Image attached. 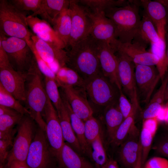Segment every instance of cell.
<instances>
[{"mask_svg":"<svg viewBox=\"0 0 168 168\" xmlns=\"http://www.w3.org/2000/svg\"><path fill=\"white\" fill-rule=\"evenodd\" d=\"M166 7L168 12V0H158Z\"/></svg>","mask_w":168,"mask_h":168,"instance_id":"obj_53","label":"cell"},{"mask_svg":"<svg viewBox=\"0 0 168 168\" xmlns=\"http://www.w3.org/2000/svg\"><path fill=\"white\" fill-rule=\"evenodd\" d=\"M166 39L160 38L157 43L150 44V52L157 58L158 63L156 66L162 80L167 71L165 68L166 58Z\"/></svg>","mask_w":168,"mask_h":168,"instance_id":"obj_36","label":"cell"},{"mask_svg":"<svg viewBox=\"0 0 168 168\" xmlns=\"http://www.w3.org/2000/svg\"><path fill=\"white\" fill-rule=\"evenodd\" d=\"M57 160L58 168H96L65 142Z\"/></svg>","mask_w":168,"mask_h":168,"instance_id":"obj_22","label":"cell"},{"mask_svg":"<svg viewBox=\"0 0 168 168\" xmlns=\"http://www.w3.org/2000/svg\"><path fill=\"white\" fill-rule=\"evenodd\" d=\"M24 115H0V139L12 140L16 132L14 127L17 125Z\"/></svg>","mask_w":168,"mask_h":168,"instance_id":"obj_34","label":"cell"},{"mask_svg":"<svg viewBox=\"0 0 168 168\" xmlns=\"http://www.w3.org/2000/svg\"><path fill=\"white\" fill-rule=\"evenodd\" d=\"M21 114L11 108L0 105V115H16Z\"/></svg>","mask_w":168,"mask_h":168,"instance_id":"obj_47","label":"cell"},{"mask_svg":"<svg viewBox=\"0 0 168 168\" xmlns=\"http://www.w3.org/2000/svg\"><path fill=\"white\" fill-rule=\"evenodd\" d=\"M166 32H168V22L167 24L166 27Z\"/></svg>","mask_w":168,"mask_h":168,"instance_id":"obj_55","label":"cell"},{"mask_svg":"<svg viewBox=\"0 0 168 168\" xmlns=\"http://www.w3.org/2000/svg\"><path fill=\"white\" fill-rule=\"evenodd\" d=\"M13 143L12 140L0 139V168L6 163Z\"/></svg>","mask_w":168,"mask_h":168,"instance_id":"obj_43","label":"cell"},{"mask_svg":"<svg viewBox=\"0 0 168 168\" xmlns=\"http://www.w3.org/2000/svg\"><path fill=\"white\" fill-rule=\"evenodd\" d=\"M61 96L63 103L68 111L71 124L73 131L77 138L83 154L90 157L91 150L85 135L84 122L77 116L73 112L67 100L62 96Z\"/></svg>","mask_w":168,"mask_h":168,"instance_id":"obj_28","label":"cell"},{"mask_svg":"<svg viewBox=\"0 0 168 168\" xmlns=\"http://www.w3.org/2000/svg\"><path fill=\"white\" fill-rule=\"evenodd\" d=\"M34 120L29 115H24L17 125L16 135L7 160L26 162L31 144L35 137L37 128Z\"/></svg>","mask_w":168,"mask_h":168,"instance_id":"obj_8","label":"cell"},{"mask_svg":"<svg viewBox=\"0 0 168 168\" xmlns=\"http://www.w3.org/2000/svg\"><path fill=\"white\" fill-rule=\"evenodd\" d=\"M43 75L38 68L35 58L26 72L25 102V107L30 113V116L45 132L46 123L42 115L48 96L43 84Z\"/></svg>","mask_w":168,"mask_h":168,"instance_id":"obj_3","label":"cell"},{"mask_svg":"<svg viewBox=\"0 0 168 168\" xmlns=\"http://www.w3.org/2000/svg\"><path fill=\"white\" fill-rule=\"evenodd\" d=\"M106 168H119L117 162L112 159H109Z\"/></svg>","mask_w":168,"mask_h":168,"instance_id":"obj_50","label":"cell"},{"mask_svg":"<svg viewBox=\"0 0 168 168\" xmlns=\"http://www.w3.org/2000/svg\"><path fill=\"white\" fill-rule=\"evenodd\" d=\"M159 123L156 117L143 120L140 135L143 166L146 161L151 148L153 140L156 132Z\"/></svg>","mask_w":168,"mask_h":168,"instance_id":"obj_24","label":"cell"},{"mask_svg":"<svg viewBox=\"0 0 168 168\" xmlns=\"http://www.w3.org/2000/svg\"><path fill=\"white\" fill-rule=\"evenodd\" d=\"M28 12L18 10L8 0H0V33L30 41L31 33L26 21Z\"/></svg>","mask_w":168,"mask_h":168,"instance_id":"obj_4","label":"cell"},{"mask_svg":"<svg viewBox=\"0 0 168 168\" xmlns=\"http://www.w3.org/2000/svg\"><path fill=\"white\" fill-rule=\"evenodd\" d=\"M61 88V95L77 116L84 122L93 116V111L87 98L85 88L72 86Z\"/></svg>","mask_w":168,"mask_h":168,"instance_id":"obj_15","label":"cell"},{"mask_svg":"<svg viewBox=\"0 0 168 168\" xmlns=\"http://www.w3.org/2000/svg\"><path fill=\"white\" fill-rule=\"evenodd\" d=\"M118 62V73L123 91L128 97L133 106L140 109L135 78V64L125 54L115 52Z\"/></svg>","mask_w":168,"mask_h":168,"instance_id":"obj_9","label":"cell"},{"mask_svg":"<svg viewBox=\"0 0 168 168\" xmlns=\"http://www.w3.org/2000/svg\"><path fill=\"white\" fill-rule=\"evenodd\" d=\"M101 134L90 144L91 152L90 158L96 168H106L109 160L104 147Z\"/></svg>","mask_w":168,"mask_h":168,"instance_id":"obj_32","label":"cell"},{"mask_svg":"<svg viewBox=\"0 0 168 168\" xmlns=\"http://www.w3.org/2000/svg\"><path fill=\"white\" fill-rule=\"evenodd\" d=\"M78 2L93 12H104L111 8L120 7L127 4L125 0H78Z\"/></svg>","mask_w":168,"mask_h":168,"instance_id":"obj_33","label":"cell"},{"mask_svg":"<svg viewBox=\"0 0 168 168\" xmlns=\"http://www.w3.org/2000/svg\"><path fill=\"white\" fill-rule=\"evenodd\" d=\"M57 112L64 142L82 155L83 152L72 128L69 115L63 101L61 107Z\"/></svg>","mask_w":168,"mask_h":168,"instance_id":"obj_25","label":"cell"},{"mask_svg":"<svg viewBox=\"0 0 168 168\" xmlns=\"http://www.w3.org/2000/svg\"><path fill=\"white\" fill-rule=\"evenodd\" d=\"M138 109L134 107L130 114L125 118L116 131L111 141L114 145L119 146L123 142L135 125V120Z\"/></svg>","mask_w":168,"mask_h":168,"instance_id":"obj_35","label":"cell"},{"mask_svg":"<svg viewBox=\"0 0 168 168\" xmlns=\"http://www.w3.org/2000/svg\"><path fill=\"white\" fill-rule=\"evenodd\" d=\"M26 163L28 168H58L45 132L39 126L30 146Z\"/></svg>","mask_w":168,"mask_h":168,"instance_id":"obj_5","label":"cell"},{"mask_svg":"<svg viewBox=\"0 0 168 168\" xmlns=\"http://www.w3.org/2000/svg\"><path fill=\"white\" fill-rule=\"evenodd\" d=\"M165 102L168 101V81L167 82L165 94ZM166 103V102H165Z\"/></svg>","mask_w":168,"mask_h":168,"instance_id":"obj_54","label":"cell"},{"mask_svg":"<svg viewBox=\"0 0 168 168\" xmlns=\"http://www.w3.org/2000/svg\"><path fill=\"white\" fill-rule=\"evenodd\" d=\"M98 41L99 58L102 73L119 91L122 90L119 80L118 62L115 51L108 43Z\"/></svg>","mask_w":168,"mask_h":168,"instance_id":"obj_16","label":"cell"},{"mask_svg":"<svg viewBox=\"0 0 168 168\" xmlns=\"http://www.w3.org/2000/svg\"><path fill=\"white\" fill-rule=\"evenodd\" d=\"M154 149L159 154L168 158V139L160 141L155 146Z\"/></svg>","mask_w":168,"mask_h":168,"instance_id":"obj_45","label":"cell"},{"mask_svg":"<svg viewBox=\"0 0 168 168\" xmlns=\"http://www.w3.org/2000/svg\"><path fill=\"white\" fill-rule=\"evenodd\" d=\"M66 51V66L77 72L86 82L102 73L98 41L90 35Z\"/></svg>","mask_w":168,"mask_h":168,"instance_id":"obj_1","label":"cell"},{"mask_svg":"<svg viewBox=\"0 0 168 168\" xmlns=\"http://www.w3.org/2000/svg\"><path fill=\"white\" fill-rule=\"evenodd\" d=\"M166 40L167 43V50H166V58L165 64V68L167 72L168 69V32H166L165 35Z\"/></svg>","mask_w":168,"mask_h":168,"instance_id":"obj_51","label":"cell"},{"mask_svg":"<svg viewBox=\"0 0 168 168\" xmlns=\"http://www.w3.org/2000/svg\"><path fill=\"white\" fill-rule=\"evenodd\" d=\"M56 80L59 86H72L85 88L86 82L73 69L65 66L55 73Z\"/></svg>","mask_w":168,"mask_h":168,"instance_id":"obj_31","label":"cell"},{"mask_svg":"<svg viewBox=\"0 0 168 168\" xmlns=\"http://www.w3.org/2000/svg\"><path fill=\"white\" fill-rule=\"evenodd\" d=\"M0 105L13 109L21 114L30 115L25 107L21 103L0 84Z\"/></svg>","mask_w":168,"mask_h":168,"instance_id":"obj_37","label":"cell"},{"mask_svg":"<svg viewBox=\"0 0 168 168\" xmlns=\"http://www.w3.org/2000/svg\"><path fill=\"white\" fill-rule=\"evenodd\" d=\"M27 42L55 73L60 68L66 66L68 57L67 51L63 49L50 44L32 33L31 40Z\"/></svg>","mask_w":168,"mask_h":168,"instance_id":"obj_14","label":"cell"},{"mask_svg":"<svg viewBox=\"0 0 168 168\" xmlns=\"http://www.w3.org/2000/svg\"><path fill=\"white\" fill-rule=\"evenodd\" d=\"M69 9L72 26L68 46L71 48L90 35L92 23L87 8L80 4L78 0H70Z\"/></svg>","mask_w":168,"mask_h":168,"instance_id":"obj_10","label":"cell"},{"mask_svg":"<svg viewBox=\"0 0 168 168\" xmlns=\"http://www.w3.org/2000/svg\"><path fill=\"white\" fill-rule=\"evenodd\" d=\"M140 135L139 130L135 125L120 145L119 160L127 168H133L137 162L140 144Z\"/></svg>","mask_w":168,"mask_h":168,"instance_id":"obj_19","label":"cell"},{"mask_svg":"<svg viewBox=\"0 0 168 168\" xmlns=\"http://www.w3.org/2000/svg\"><path fill=\"white\" fill-rule=\"evenodd\" d=\"M168 81V74L166 73L162 80L161 84L157 91L151 98L147 106L143 111V120L156 117L159 112L165 103V94Z\"/></svg>","mask_w":168,"mask_h":168,"instance_id":"obj_27","label":"cell"},{"mask_svg":"<svg viewBox=\"0 0 168 168\" xmlns=\"http://www.w3.org/2000/svg\"><path fill=\"white\" fill-rule=\"evenodd\" d=\"M2 168H28L26 162L15 160H7Z\"/></svg>","mask_w":168,"mask_h":168,"instance_id":"obj_46","label":"cell"},{"mask_svg":"<svg viewBox=\"0 0 168 168\" xmlns=\"http://www.w3.org/2000/svg\"><path fill=\"white\" fill-rule=\"evenodd\" d=\"M140 6V0H128L123 6L111 8L104 12L114 23L115 38L120 42L131 43L135 38L141 20Z\"/></svg>","mask_w":168,"mask_h":168,"instance_id":"obj_2","label":"cell"},{"mask_svg":"<svg viewBox=\"0 0 168 168\" xmlns=\"http://www.w3.org/2000/svg\"><path fill=\"white\" fill-rule=\"evenodd\" d=\"M143 165L142 158V148L140 144L139 152L137 160L133 168H142Z\"/></svg>","mask_w":168,"mask_h":168,"instance_id":"obj_49","label":"cell"},{"mask_svg":"<svg viewBox=\"0 0 168 168\" xmlns=\"http://www.w3.org/2000/svg\"><path fill=\"white\" fill-rule=\"evenodd\" d=\"M52 25L65 47H68L72 26V16L69 8L60 13L55 19Z\"/></svg>","mask_w":168,"mask_h":168,"instance_id":"obj_29","label":"cell"},{"mask_svg":"<svg viewBox=\"0 0 168 168\" xmlns=\"http://www.w3.org/2000/svg\"><path fill=\"white\" fill-rule=\"evenodd\" d=\"M134 74L139 101L147 105L161 79L158 71L156 66L135 64Z\"/></svg>","mask_w":168,"mask_h":168,"instance_id":"obj_12","label":"cell"},{"mask_svg":"<svg viewBox=\"0 0 168 168\" xmlns=\"http://www.w3.org/2000/svg\"><path fill=\"white\" fill-rule=\"evenodd\" d=\"M84 126L85 138L90 145L93 141L101 134L100 124L92 116L84 121Z\"/></svg>","mask_w":168,"mask_h":168,"instance_id":"obj_39","label":"cell"},{"mask_svg":"<svg viewBox=\"0 0 168 168\" xmlns=\"http://www.w3.org/2000/svg\"><path fill=\"white\" fill-rule=\"evenodd\" d=\"M26 72L15 70L9 60L0 61V84L20 102L26 100Z\"/></svg>","mask_w":168,"mask_h":168,"instance_id":"obj_11","label":"cell"},{"mask_svg":"<svg viewBox=\"0 0 168 168\" xmlns=\"http://www.w3.org/2000/svg\"><path fill=\"white\" fill-rule=\"evenodd\" d=\"M42 115L46 123V137L57 159L65 142L57 111L48 97Z\"/></svg>","mask_w":168,"mask_h":168,"instance_id":"obj_13","label":"cell"},{"mask_svg":"<svg viewBox=\"0 0 168 168\" xmlns=\"http://www.w3.org/2000/svg\"><path fill=\"white\" fill-rule=\"evenodd\" d=\"M70 0H42L38 11L30 15H39L42 19L52 25L57 16L64 10L69 8Z\"/></svg>","mask_w":168,"mask_h":168,"instance_id":"obj_23","label":"cell"},{"mask_svg":"<svg viewBox=\"0 0 168 168\" xmlns=\"http://www.w3.org/2000/svg\"><path fill=\"white\" fill-rule=\"evenodd\" d=\"M118 105L124 119L130 114L134 107L122 90L120 91Z\"/></svg>","mask_w":168,"mask_h":168,"instance_id":"obj_42","label":"cell"},{"mask_svg":"<svg viewBox=\"0 0 168 168\" xmlns=\"http://www.w3.org/2000/svg\"><path fill=\"white\" fill-rule=\"evenodd\" d=\"M160 39L154 24L143 12L138 30L133 41L138 42L147 48L148 44L157 43Z\"/></svg>","mask_w":168,"mask_h":168,"instance_id":"obj_26","label":"cell"},{"mask_svg":"<svg viewBox=\"0 0 168 168\" xmlns=\"http://www.w3.org/2000/svg\"><path fill=\"white\" fill-rule=\"evenodd\" d=\"M87 95L95 105L106 107L118 102L120 91L102 73L86 82Z\"/></svg>","mask_w":168,"mask_h":168,"instance_id":"obj_7","label":"cell"},{"mask_svg":"<svg viewBox=\"0 0 168 168\" xmlns=\"http://www.w3.org/2000/svg\"><path fill=\"white\" fill-rule=\"evenodd\" d=\"M15 8L22 11H31L33 13L39 9L42 0H8Z\"/></svg>","mask_w":168,"mask_h":168,"instance_id":"obj_40","label":"cell"},{"mask_svg":"<svg viewBox=\"0 0 168 168\" xmlns=\"http://www.w3.org/2000/svg\"><path fill=\"white\" fill-rule=\"evenodd\" d=\"M165 105L166 109V113L164 123L165 124L168 126V101L166 102Z\"/></svg>","mask_w":168,"mask_h":168,"instance_id":"obj_52","label":"cell"},{"mask_svg":"<svg viewBox=\"0 0 168 168\" xmlns=\"http://www.w3.org/2000/svg\"><path fill=\"white\" fill-rule=\"evenodd\" d=\"M142 168H168V160L160 157H154L146 161Z\"/></svg>","mask_w":168,"mask_h":168,"instance_id":"obj_44","label":"cell"},{"mask_svg":"<svg viewBox=\"0 0 168 168\" xmlns=\"http://www.w3.org/2000/svg\"><path fill=\"white\" fill-rule=\"evenodd\" d=\"M56 80L52 78L44 77V87L47 95L51 101L56 111L63 104V100L58 88Z\"/></svg>","mask_w":168,"mask_h":168,"instance_id":"obj_38","label":"cell"},{"mask_svg":"<svg viewBox=\"0 0 168 168\" xmlns=\"http://www.w3.org/2000/svg\"><path fill=\"white\" fill-rule=\"evenodd\" d=\"M27 42L33 51L38 68L44 77L54 78L56 80L55 73L40 56L32 45L30 43Z\"/></svg>","mask_w":168,"mask_h":168,"instance_id":"obj_41","label":"cell"},{"mask_svg":"<svg viewBox=\"0 0 168 168\" xmlns=\"http://www.w3.org/2000/svg\"><path fill=\"white\" fill-rule=\"evenodd\" d=\"M112 48L115 52L120 51L124 53L135 64L156 66L158 64L157 58L150 51H147L146 48L138 42L122 43L117 40Z\"/></svg>","mask_w":168,"mask_h":168,"instance_id":"obj_18","label":"cell"},{"mask_svg":"<svg viewBox=\"0 0 168 168\" xmlns=\"http://www.w3.org/2000/svg\"><path fill=\"white\" fill-rule=\"evenodd\" d=\"M124 119L119 109L118 102L105 107L104 119L107 133L111 141Z\"/></svg>","mask_w":168,"mask_h":168,"instance_id":"obj_30","label":"cell"},{"mask_svg":"<svg viewBox=\"0 0 168 168\" xmlns=\"http://www.w3.org/2000/svg\"><path fill=\"white\" fill-rule=\"evenodd\" d=\"M0 43L15 70L22 72L29 70L35 57L31 49L26 40L7 36L0 33Z\"/></svg>","mask_w":168,"mask_h":168,"instance_id":"obj_6","label":"cell"},{"mask_svg":"<svg viewBox=\"0 0 168 168\" xmlns=\"http://www.w3.org/2000/svg\"><path fill=\"white\" fill-rule=\"evenodd\" d=\"M140 6L154 24L160 38L166 39V27L168 22V12L158 0H140Z\"/></svg>","mask_w":168,"mask_h":168,"instance_id":"obj_20","label":"cell"},{"mask_svg":"<svg viewBox=\"0 0 168 168\" xmlns=\"http://www.w3.org/2000/svg\"><path fill=\"white\" fill-rule=\"evenodd\" d=\"M166 109L165 105L161 108L156 118L159 122H164L166 117Z\"/></svg>","mask_w":168,"mask_h":168,"instance_id":"obj_48","label":"cell"},{"mask_svg":"<svg viewBox=\"0 0 168 168\" xmlns=\"http://www.w3.org/2000/svg\"><path fill=\"white\" fill-rule=\"evenodd\" d=\"M87 9L92 23L90 35L97 41L107 42L112 46L117 40L113 22L104 12H93Z\"/></svg>","mask_w":168,"mask_h":168,"instance_id":"obj_17","label":"cell"},{"mask_svg":"<svg viewBox=\"0 0 168 168\" xmlns=\"http://www.w3.org/2000/svg\"><path fill=\"white\" fill-rule=\"evenodd\" d=\"M26 21L28 26L38 38L60 48L63 49L65 47L53 28L47 21L37 16H33L30 15L27 16Z\"/></svg>","mask_w":168,"mask_h":168,"instance_id":"obj_21","label":"cell"}]
</instances>
